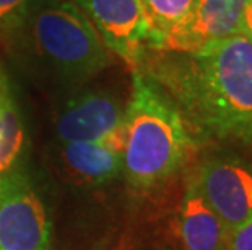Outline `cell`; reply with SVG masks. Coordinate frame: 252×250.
<instances>
[{
  "instance_id": "cell-1",
  "label": "cell",
  "mask_w": 252,
  "mask_h": 250,
  "mask_svg": "<svg viewBox=\"0 0 252 250\" xmlns=\"http://www.w3.org/2000/svg\"><path fill=\"white\" fill-rule=\"evenodd\" d=\"M135 70L169 94L195 145L252 150V42L244 33L189 54L148 52Z\"/></svg>"
},
{
  "instance_id": "cell-2",
  "label": "cell",
  "mask_w": 252,
  "mask_h": 250,
  "mask_svg": "<svg viewBox=\"0 0 252 250\" xmlns=\"http://www.w3.org/2000/svg\"><path fill=\"white\" fill-rule=\"evenodd\" d=\"M195 141L169 94L142 70L132 73L124 112V174L138 192H150L176 175Z\"/></svg>"
},
{
  "instance_id": "cell-3",
  "label": "cell",
  "mask_w": 252,
  "mask_h": 250,
  "mask_svg": "<svg viewBox=\"0 0 252 250\" xmlns=\"http://www.w3.org/2000/svg\"><path fill=\"white\" fill-rule=\"evenodd\" d=\"M51 82L78 88L111 63V51L72 0H39L12 38Z\"/></svg>"
},
{
  "instance_id": "cell-4",
  "label": "cell",
  "mask_w": 252,
  "mask_h": 250,
  "mask_svg": "<svg viewBox=\"0 0 252 250\" xmlns=\"http://www.w3.org/2000/svg\"><path fill=\"white\" fill-rule=\"evenodd\" d=\"M0 250H51V222L30 177L0 175Z\"/></svg>"
},
{
  "instance_id": "cell-5",
  "label": "cell",
  "mask_w": 252,
  "mask_h": 250,
  "mask_svg": "<svg viewBox=\"0 0 252 250\" xmlns=\"http://www.w3.org/2000/svg\"><path fill=\"white\" fill-rule=\"evenodd\" d=\"M207 205L226 226L229 236L252 220V163L231 154L203 159L192 175Z\"/></svg>"
},
{
  "instance_id": "cell-6",
  "label": "cell",
  "mask_w": 252,
  "mask_h": 250,
  "mask_svg": "<svg viewBox=\"0 0 252 250\" xmlns=\"http://www.w3.org/2000/svg\"><path fill=\"white\" fill-rule=\"evenodd\" d=\"M126 108L114 94L85 89L68 98L56 114L61 143H108L122 150Z\"/></svg>"
},
{
  "instance_id": "cell-7",
  "label": "cell",
  "mask_w": 252,
  "mask_h": 250,
  "mask_svg": "<svg viewBox=\"0 0 252 250\" xmlns=\"http://www.w3.org/2000/svg\"><path fill=\"white\" fill-rule=\"evenodd\" d=\"M248 2L249 0H195L189 13L166 31L150 52L189 54L243 34Z\"/></svg>"
},
{
  "instance_id": "cell-8",
  "label": "cell",
  "mask_w": 252,
  "mask_h": 250,
  "mask_svg": "<svg viewBox=\"0 0 252 250\" xmlns=\"http://www.w3.org/2000/svg\"><path fill=\"white\" fill-rule=\"evenodd\" d=\"M98 31L106 47L133 67L150 51V26L138 0H72Z\"/></svg>"
},
{
  "instance_id": "cell-9",
  "label": "cell",
  "mask_w": 252,
  "mask_h": 250,
  "mask_svg": "<svg viewBox=\"0 0 252 250\" xmlns=\"http://www.w3.org/2000/svg\"><path fill=\"white\" fill-rule=\"evenodd\" d=\"M178 234L184 250H229V232L203 200L194 177L187 179L178 210Z\"/></svg>"
},
{
  "instance_id": "cell-10",
  "label": "cell",
  "mask_w": 252,
  "mask_h": 250,
  "mask_svg": "<svg viewBox=\"0 0 252 250\" xmlns=\"http://www.w3.org/2000/svg\"><path fill=\"white\" fill-rule=\"evenodd\" d=\"M65 166L91 185L111 182L124 172L122 150L108 143H61Z\"/></svg>"
},
{
  "instance_id": "cell-11",
  "label": "cell",
  "mask_w": 252,
  "mask_h": 250,
  "mask_svg": "<svg viewBox=\"0 0 252 250\" xmlns=\"http://www.w3.org/2000/svg\"><path fill=\"white\" fill-rule=\"evenodd\" d=\"M26 132L7 72L0 65V175L12 171L25 151Z\"/></svg>"
},
{
  "instance_id": "cell-12",
  "label": "cell",
  "mask_w": 252,
  "mask_h": 250,
  "mask_svg": "<svg viewBox=\"0 0 252 250\" xmlns=\"http://www.w3.org/2000/svg\"><path fill=\"white\" fill-rule=\"evenodd\" d=\"M150 26V49L186 17L195 0H138ZM150 52V51H148Z\"/></svg>"
},
{
  "instance_id": "cell-13",
  "label": "cell",
  "mask_w": 252,
  "mask_h": 250,
  "mask_svg": "<svg viewBox=\"0 0 252 250\" xmlns=\"http://www.w3.org/2000/svg\"><path fill=\"white\" fill-rule=\"evenodd\" d=\"M37 2L39 0H0V34L12 38Z\"/></svg>"
},
{
  "instance_id": "cell-14",
  "label": "cell",
  "mask_w": 252,
  "mask_h": 250,
  "mask_svg": "<svg viewBox=\"0 0 252 250\" xmlns=\"http://www.w3.org/2000/svg\"><path fill=\"white\" fill-rule=\"evenodd\" d=\"M229 250H252V220L231 236Z\"/></svg>"
},
{
  "instance_id": "cell-15",
  "label": "cell",
  "mask_w": 252,
  "mask_h": 250,
  "mask_svg": "<svg viewBox=\"0 0 252 250\" xmlns=\"http://www.w3.org/2000/svg\"><path fill=\"white\" fill-rule=\"evenodd\" d=\"M243 33L248 36V39L252 42V0H249V2H248V7H246V12H244Z\"/></svg>"
}]
</instances>
